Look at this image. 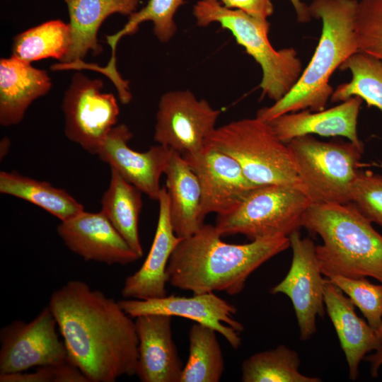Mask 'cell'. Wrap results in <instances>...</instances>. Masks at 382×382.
Segmentation results:
<instances>
[{
	"label": "cell",
	"instance_id": "4316f807",
	"mask_svg": "<svg viewBox=\"0 0 382 382\" xmlns=\"http://www.w3.org/2000/svg\"><path fill=\"white\" fill-rule=\"evenodd\" d=\"M298 353L284 345L257 352L241 366L243 382H320V378L300 372Z\"/></svg>",
	"mask_w": 382,
	"mask_h": 382
},
{
	"label": "cell",
	"instance_id": "d6986e66",
	"mask_svg": "<svg viewBox=\"0 0 382 382\" xmlns=\"http://www.w3.org/2000/svg\"><path fill=\"white\" fill-rule=\"evenodd\" d=\"M69 16L71 45L64 59L52 64L53 71L76 69L83 63L86 54L102 53L98 32L103 21L110 15L130 16L137 11L140 0H63Z\"/></svg>",
	"mask_w": 382,
	"mask_h": 382
},
{
	"label": "cell",
	"instance_id": "9c48e42d",
	"mask_svg": "<svg viewBox=\"0 0 382 382\" xmlns=\"http://www.w3.org/2000/svg\"><path fill=\"white\" fill-rule=\"evenodd\" d=\"M103 81L77 71L71 77L62 101L66 137L92 154L117 125L120 108L115 96L103 93Z\"/></svg>",
	"mask_w": 382,
	"mask_h": 382
},
{
	"label": "cell",
	"instance_id": "1f68e13d",
	"mask_svg": "<svg viewBox=\"0 0 382 382\" xmlns=\"http://www.w3.org/2000/svg\"><path fill=\"white\" fill-rule=\"evenodd\" d=\"M358 52L382 60V0H361L354 19Z\"/></svg>",
	"mask_w": 382,
	"mask_h": 382
},
{
	"label": "cell",
	"instance_id": "4dcf8cb0",
	"mask_svg": "<svg viewBox=\"0 0 382 382\" xmlns=\"http://www.w3.org/2000/svg\"><path fill=\"white\" fill-rule=\"evenodd\" d=\"M347 295L375 331L382 323V284H375L366 277L328 279Z\"/></svg>",
	"mask_w": 382,
	"mask_h": 382
},
{
	"label": "cell",
	"instance_id": "f35d334b",
	"mask_svg": "<svg viewBox=\"0 0 382 382\" xmlns=\"http://www.w3.org/2000/svg\"><path fill=\"white\" fill-rule=\"evenodd\" d=\"M376 334L378 340H379L382 346V323L381 325L378 327V328L376 330Z\"/></svg>",
	"mask_w": 382,
	"mask_h": 382
},
{
	"label": "cell",
	"instance_id": "836d02e7",
	"mask_svg": "<svg viewBox=\"0 0 382 382\" xmlns=\"http://www.w3.org/2000/svg\"><path fill=\"white\" fill-rule=\"evenodd\" d=\"M0 382H89L69 359L63 363L37 366L33 372L0 374Z\"/></svg>",
	"mask_w": 382,
	"mask_h": 382
},
{
	"label": "cell",
	"instance_id": "8d00e7d4",
	"mask_svg": "<svg viewBox=\"0 0 382 382\" xmlns=\"http://www.w3.org/2000/svg\"><path fill=\"white\" fill-rule=\"evenodd\" d=\"M296 14L297 21L299 23H307L311 19L309 13L308 6L301 0H289Z\"/></svg>",
	"mask_w": 382,
	"mask_h": 382
},
{
	"label": "cell",
	"instance_id": "f546056e",
	"mask_svg": "<svg viewBox=\"0 0 382 382\" xmlns=\"http://www.w3.org/2000/svg\"><path fill=\"white\" fill-rule=\"evenodd\" d=\"M185 0H149L146 5L129 16L125 26L114 35H107V43L111 47V57L105 71L111 76L118 74L116 67V47L119 40L125 35L135 33L143 22L151 21L154 33L161 42H168L175 34L177 25L174 16L184 4Z\"/></svg>",
	"mask_w": 382,
	"mask_h": 382
},
{
	"label": "cell",
	"instance_id": "484cf974",
	"mask_svg": "<svg viewBox=\"0 0 382 382\" xmlns=\"http://www.w3.org/2000/svg\"><path fill=\"white\" fill-rule=\"evenodd\" d=\"M71 45L69 24L51 20L16 35L11 57L29 63L50 57L62 62Z\"/></svg>",
	"mask_w": 382,
	"mask_h": 382
},
{
	"label": "cell",
	"instance_id": "30bf717a",
	"mask_svg": "<svg viewBox=\"0 0 382 382\" xmlns=\"http://www.w3.org/2000/svg\"><path fill=\"white\" fill-rule=\"evenodd\" d=\"M220 114L189 90L167 92L158 103L154 139L182 156L195 154L204 148Z\"/></svg>",
	"mask_w": 382,
	"mask_h": 382
},
{
	"label": "cell",
	"instance_id": "277c9868",
	"mask_svg": "<svg viewBox=\"0 0 382 382\" xmlns=\"http://www.w3.org/2000/svg\"><path fill=\"white\" fill-rule=\"evenodd\" d=\"M303 227L322 239L316 253L323 275L373 277L382 284V235L352 204H311Z\"/></svg>",
	"mask_w": 382,
	"mask_h": 382
},
{
	"label": "cell",
	"instance_id": "ba28073f",
	"mask_svg": "<svg viewBox=\"0 0 382 382\" xmlns=\"http://www.w3.org/2000/svg\"><path fill=\"white\" fill-rule=\"evenodd\" d=\"M311 204L297 187L261 185L250 190L232 210L217 215L214 226L221 236L242 234L250 241L289 236L303 227Z\"/></svg>",
	"mask_w": 382,
	"mask_h": 382
},
{
	"label": "cell",
	"instance_id": "ffe728a7",
	"mask_svg": "<svg viewBox=\"0 0 382 382\" xmlns=\"http://www.w3.org/2000/svg\"><path fill=\"white\" fill-rule=\"evenodd\" d=\"M362 99L353 96L327 110H303L282 115L267 122L276 135L286 143L294 138L318 134L343 137L359 146H364L357 134V120Z\"/></svg>",
	"mask_w": 382,
	"mask_h": 382
},
{
	"label": "cell",
	"instance_id": "3957f363",
	"mask_svg": "<svg viewBox=\"0 0 382 382\" xmlns=\"http://www.w3.org/2000/svg\"><path fill=\"white\" fill-rule=\"evenodd\" d=\"M357 0H312L311 18L320 19L318 44L308 66L294 86L269 107L260 109L259 119L269 122L282 115L309 109L320 111L334 91L329 83L332 74L358 52L354 32Z\"/></svg>",
	"mask_w": 382,
	"mask_h": 382
},
{
	"label": "cell",
	"instance_id": "8992f818",
	"mask_svg": "<svg viewBox=\"0 0 382 382\" xmlns=\"http://www.w3.org/2000/svg\"><path fill=\"white\" fill-rule=\"evenodd\" d=\"M205 145L233 157L257 186L284 185L303 190L289 146L266 121L255 117L231 122L216 128Z\"/></svg>",
	"mask_w": 382,
	"mask_h": 382
},
{
	"label": "cell",
	"instance_id": "4fadbf2b",
	"mask_svg": "<svg viewBox=\"0 0 382 382\" xmlns=\"http://www.w3.org/2000/svg\"><path fill=\"white\" fill-rule=\"evenodd\" d=\"M118 301L123 311L132 318L149 314L187 318L212 328L233 349L241 346L239 333L244 328L234 318L237 308L214 292L193 294L190 297L171 294L158 299H125Z\"/></svg>",
	"mask_w": 382,
	"mask_h": 382
},
{
	"label": "cell",
	"instance_id": "6da1fadb",
	"mask_svg": "<svg viewBox=\"0 0 382 382\" xmlns=\"http://www.w3.org/2000/svg\"><path fill=\"white\" fill-rule=\"evenodd\" d=\"M47 307L56 319L69 359L89 382H115L136 375L135 322L119 301L71 280L54 291Z\"/></svg>",
	"mask_w": 382,
	"mask_h": 382
},
{
	"label": "cell",
	"instance_id": "9a60e30c",
	"mask_svg": "<svg viewBox=\"0 0 382 382\" xmlns=\"http://www.w3.org/2000/svg\"><path fill=\"white\" fill-rule=\"evenodd\" d=\"M132 136L126 125H115L104 139L97 155L142 193L158 200L161 176L168 164L172 149L158 144L144 152L134 151L128 144Z\"/></svg>",
	"mask_w": 382,
	"mask_h": 382
},
{
	"label": "cell",
	"instance_id": "5b68a950",
	"mask_svg": "<svg viewBox=\"0 0 382 382\" xmlns=\"http://www.w3.org/2000/svg\"><path fill=\"white\" fill-rule=\"evenodd\" d=\"M197 25L205 27L218 23L229 30L261 66L260 83L262 96L277 101L296 83L302 72V63L292 48L276 50L268 39L270 24L267 20L251 16L236 9L223 6L214 0L198 1L193 7Z\"/></svg>",
	"mask_w": 382,
	"mask_h": 382
},
{
	"label": "cell",
	"instance_id": "cb8c5ba5",
	"mask_svg": "<svg viewBox=\"0 0 382 382\" xmlns=\"http://www.w3.org/2000/svg\"><path fill=\"white\" fill-rule=\"evenodd\" d=\"M141 192L111 169L109 186L101 199L100 212L140 257L143 249L139 234Z\"/></svg>",
	"mask_w": 382,
	"mask_h": 382
},
{
	"label": "cell",
	"instance_id": "8fae6325",
	"mask_svg": "<svg viewBox=\"0 0 382 382\" xmlns=\"http://www.w3.org/2000/svg\"><path fill=\"white\" fill-rule=\"evenodd\" d=\"M55 318L47 306L31 321L15 320L0 331V374L69 360L64 341L59 340Z\"/></svg>",
	"mask_w": 382,
	"mask_h": 382
},
{
	"label": "cell",
	"instance_id": "7c38bea8",
	"mask_svg": "<svg viewBox=\"0 0 382 382\" xmlns=\"http://www.w3.org/2000/svg\"><path fill=\"white\" fill-rule=\"evenodd\" d=\"M292 260L284 278L273 286L272 294H283L291 300L299 326L300 340L310 339L316 332L317 318L325 315L324 284L316 245L302 238L299 231L289 236Z\"/></svg>",
	"mask_w": 382,
	"mask_h": 382
},
{
	"label": "cell",
	"instance_id": "74e56055",
	"mask_svg": "<svg viewBox=\"0 0 382 382\" xmlns=\"http://www.w3.org/2000/svg\"><path fill=\"white\" fill-rule=\"evenodd\" d=\"M10 140L8 138H4L1 141L0 144V157L4 158L9 151Z\"/></svg>",
	"mask_w": 382,
	"mask_h": 382
},
{
	"label": "cell",
	"instance_id": "e575fe53",
	"mask_svg": "<svg viewBox=\"0 0 382 382\" xmlns=\"http://www.w3.org/2000/svg\"><path fill=\"white\" fill-rule=\"evenodd\" d=\"M223 6L242 11L257 18L267 20L274 11L272 0H214Z\"/></svg>",
	"mask_w": 382,
	"mask_h": 382
},
{
	"label": "cell",
	"instance_id": "7402d4cb",
	"mask_svg": "<svg viewBox=\"0 0 382 382\" xmlns=\"http://www.w3.org/2000/svg\"><path fill=\"white\" fill-rule=\"evenodd\" d=\"M52 81L45 70L10 57L0 60V124H18L31 103L46 95Z\"/></svg>",
	"mask_w": 382,
	"mask_h": 382
},
{
	"label": "cell",
	"instance_id": "44dd1931",
	"mask_svg": "<svg viewBox=\"0 0 382 382\" xmlns=\"http://www.w3.org/2000/svg\"><path fill=\"white\" fill-rule=\"evenodd\" d=\"M324 301L346 358L349 378L354 381L361 360L381 345L375 330L357 315L349 298L328 278L324 284Z\"/></svg>",
	"mask_w": 382,
	"mask_h": 382
},
{
	"label": "cell",
	"instance_id": "d4e9b609",
	"mask_svg": "<svg viewBox=\"0 0 382 382\" xmlns=\"http://www.w3.org/2000/svg\"><path fill=\"white\" fill-rule=\"evenodd\" d=\"M0 192L32 203L60 221L69 220L84 211L83 205L66 190L14 170L1 171Z\"/></svg>",
	"mask_w": 382,
	"mask_h": 382
},
{
	"label": "cell",
	"instance_id": "d590c367",
	"mask_svg": "<svg viewBox=\"0 0 382 382\" xmlns=\"http://www.w3.org/2000/svg\"><path fill=\"white\" fill-rule=\"evenodd\" d=\"M364 360L370 364L371 376L373 378L377 377L382 365V346L375 350L373 354L366 355Z\"/></svg>",
	"mask_w": 382,
	"mask_h": 382
},
{
	"label": "cell",
	"instance_id": "7a4b0ae2",
	"mask_svg": "<svg viewBox=\"0 0 382 382\" xmlns=\"http://www.w3.org/2000/svg\"><path fill=\"white\" fill-rule=\"evenodd\" d=\"M290 245L289 237L283 236L227 243L215 226L204 224L182 238L173 251L166 269L168 282L193 294L224 291L237 295L254 271Z\"/></svg>",
	"mask_w": 382,
	"mask_h": 382
},
{
	"label": "cell",
	"instance_id": "ab89813d",
	"mask_svg": "<svg viewBox=\"0 0 382 382\" xmlns=\"http://www.w3.org/2000/svg\"><path fill=\"white\" fill-rule=\"evenodd\" d=\"M381 166L382 167V163L381 164Z\"/></svg>",
	"mask_w": 382,
	"mask_h": 382
},
{
	"label": "cell",
	"instance_id": "5bb4252c",
	"mask_svg": "<svg viewBox=\"0 0 382 382\" xmlns=\"http://www.w3.org/2000/svg\"><path fill=\"white\" fill-rule=\"evenodd\" d=\"M183 156L198 178L204 217L232 210L258 187L246 178L236 160L216 149L205 145L199 152Z\"/></svg>",
	"mask_w": 382,
	"mask_h": 382
},
{
	"label": "cell",
	"instance_id": "603a6c76",
	"mask_svg": "<svg viewBox=\"0 0 382 382\" xmlns=\"http://www.w3.org/2000/svg\"><path fill=\"white\" fill-rule=\"evenodd\" d=\"M164 174L173 231L179 238L190 236L204 224L198 178L185 158L173 150Z\"/></svg>",
	"mask_w": 382,
	"mask_h": 382
},
{
	"label": "cell",
	"instance_id": "f1b7e54d",
	"mask_svg": "<svg viewBox=\"0 0 382 382\" xmlns=\"http://www.w3.org/2000/svg\"><path fill=\"white\" fill-rule=\"evenodd\" d=\"M349 70L352 80L339 85L333 91L332 102H343L359 96L368 105L382 111V60L369 54L357 52L347 58L339 68Z\"/></svg>",
	"mask_w": 382,
	"mask_h": 382
},
{
	"label": "cell",
	"instance_id": "2e32d148",
	"mask_svg": "<svg viewBox=\"0 0 382 382\" xmlns=\"http://www.w3.org/2000/svg\"><path fill=\"white\" fill-rule=\"evenodd\" d=\"M57 231L65 245L86 261L126 265L140 258L101 212L83 211L61 221Z\"/></svg>",
	"mask_w": 382,
	"mask_h": 382
},
{
	"label": "cell",
	"instance_id": "52a82bcc",
	"mask_svg": "<svg viewBox=\"0 0 382 382\" xmlns=\"http://www.w3.org/2000/svg\"><path fill=\"white\" fill-rule=\"evenodd\" d=\"M286 144L303 190L312 204L350 203L364 146L349 141H323L311 134L294 138Z\"/></svg>",
	"mask_w": 382,
	"mask_h": 382
},
{
	"label": "cell",
	"instance_id": "83f0119b",
	"mask_svg": "<svg viewBox=\"0 0 382 382\" xmlns=\"http://www.w3.org/2000/svg\"><path fill=\"white\" fill-rule=\"evenodd\" d=\"M210 327L194 323L189 331V356L180 382H218L224 371V359Z\"/></svg>",
	"mask_w": 382,
	"mask_h": 382
},
{
	"label": "cell",
	"instance_id": "d6a6232c",
	"mask_svg": "<svg viewBox=\"0 0 382 382\" xmlns=\"http://www.w3.org/2000/svg\"><path fill=\"white\" fill-rule=\"evenodd\" d=\"M350 203L366 219L382 227V175L359 170L352 186Z\"/></svg>",
	"mask_w": 382,
	"mask_h": 382
},
{
	"label": "cell",
	"instance_id": "ac0fdd59",
	"mask_svg": "<svg viewBox=\"0 0 382 382\" xmlns=\"http://www.w3.org/2000/svg\"><path fill=\"white\" fill-rule=\"evenodd\" d=\"M158 202V217L152 245L141 267L126 278L121 291L124 299L146 300L167 295L168 263L182 238L176 236L171 224L166 186L161 187Z\"/></svg>",
	"mask_w": 382,
	"mask_h": 382
},
{
	"label": "cell",
	"instance_id": "e0dca14e",
	"mask_svg": "<svg viewBox=\"0 0 382 382\" xmlns=\"http://www.w3.org/2000/svg\"><path fill=\"white\" fill-rule=\"evenodd\" d=\"M172 317L142 315L135 318L139 340L136 375L142 382H180L183 369L174 342Z\"/></svg>",
	"mask_w": 382,
	"mask_h": 382
}]
</instances>
